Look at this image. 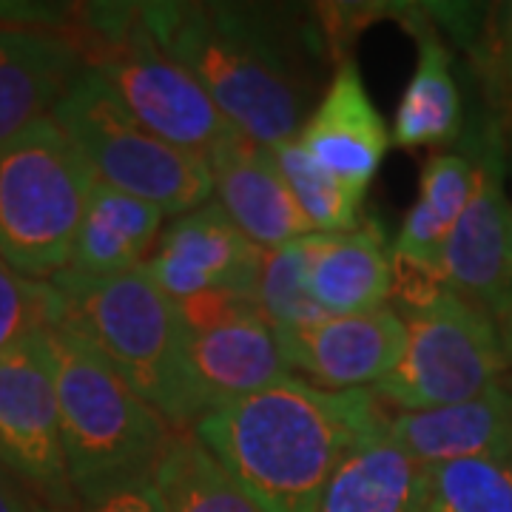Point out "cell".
Segmentation results:
<instances>
[{"instance_id": "cell-1", "label": "cell", "mask_w": 512, "mask_h": 512, "mask_svg": "<svg viewBox=\"0 0 512 512\" xmlns=\"http://www.w3.org/2000/svg\"><path fill=\"white\" fill-rule=\"evenodd\" d=\"M140 15L248 140L274 148L308 123L325 35L302 12L265 3L160 0L140 3Z\"/></svg>"}, {"instance_id": "cell-2", "label": "cell", "mask_w": 512, "mask_h": 512, "mask_svg": "<svg viewBox=\"0 0 512 512\" xmlns=\"http://www.w3.org/2000/svg\"><path fill=\"white\" fill-rule=\"evenodd\" d=\"M387 427L370 387L333 393L288 376L211 410L191 433L265 512H316L350 450Z\"/></svg>"}, {"instance_id": "cell-3", "label": "cell", "mask_w": 512, "mask_h": 512, "mask_svg": "<svg viewBox=\"0 0 512 512\" xmlns=\"http://www.w3.org/2000/svg\"><path fill=\"white\" fill-rule=\"evenodd\" d=\"M49 282L63 299L57 328L97 350L177 430H194L211 413L188 365V328L180 308L146 265L117 276L60 271Z\"/></svg>"}, {"instance_id": "cell-4", "label": "cell", "mask_w": 512, "mask_h": 512, "mask_svg": "<svg viewBox=\"0 0 512 512\" xmlns=\"http://www.w3.org/2000/svg\"><path fill=\"white\" fill-rule=\"evenodd\" d=\"M49 348L63 456L80 507L154 481L185 430H177L80 336L66 328L49 330Z\"/></svg>"}, {"instance_id": "cell-5", "label": "cell", "mask_w": 512, "mask_h": 512, "mask_svg": "<svg viewBox=\"0 0 512 512\" xmlns=\"http://www.w3.org/2000/svg\"><path fill=\"white\" fill-rule=\"evenodd\" d=\"M404 350L396 370L370 387L390 413H419L467 402L510 367L490 313L439 282L402 279Z\"/></svg>"}, {"instance_id": "cell-6", "label": "cell", "mask_w": 512, "mask_h": 512, "mask_svg": "<svg viewBox=\"0 0 512 512\" xmlns=\"http://www.w3.org/2000/svg\"><path fill=\"white\" fill-rule=\"evenodd\" d=\"M97 174L72 137L43 117L0 146V259L49 282L69 268Z\"/></svg>"}, {"instance_id": "cell-7", "label": "cell", "mask_w": 512, "mask_h": 512, "mask_svg": "<svg viewBox=\"0 0 512 512\" xmlns=\"http://www.w3.org/2000/svg\"><path fill=\"white\" fill-rule=\"evenodd\" d=\"M77 18L92 40L86 49L89 69L106 80L140 126L205 160L237 134L194 74L148 32L140 3H92Z\"/></svg>"}, {"instance_id": "cell-8", "label": "cell", "mask_w": 512, "mask_h": 512, "mask_svg": "<svg viewBox=\"0 0 512 512\" xmlns=\"http://www.w3.org/2000/svg\"><path fill=\"white\" fill-rule=\"evenodd\" d=\"M52 117L89 160L97 180L157 205L165 217H183L214 197L208 160L140 126L89 66Z\"/></svg>"}, {"instance_id": "cell-9", "label": "cell", "mask_w": 512, "mask_h": 512, "mask_svg": "<svg viewBox=\"0 0 512 512\" xmlns=\"http://www.w3.org/2000/svg\"><path fill=\"white\" fill-rule=\"evenodd\" d=\"M461 148L473 157L476 183L447 239L441 285L490 313L498 325L512 311V197L504 126L493 111L481 109L464 126Z\"/></svg>"}, {"instance_id": "cell-10", "label": "cell", "mask_w": 512, "mask_h": 512, "mask_svg": "<svg viewBox=\"0 0 512 512\" xmlns=\"http://www.w3.org/2000/svg\"><path fill=\"white\" fill-rule=\"evenodd\" d=\"M0 467L52 510H80L60 439L49 330L0 353Z\"/></svg>"}, {"instance_id": "cell-11", "label": "cell", "mask_w": 512, "mask_h": 512, "mask_svg": "<svg viewBox=\"0 0 512 512\" xmlns=\"http://www.w3.org/2000/svg\"><path fill=\"white\" fill-rule=\"evenodd\" d=\"M262 259L265 251L211 200L165 225L146 268L174 302L197 293H234L256 302Z\"/></svg>"}, {"instance_id": "cell-12", "label": "cell", "mask_w": 512, "mask_h": 512, "mask_svg": "<svg viewBox=\"0 0 512 512\" xmlns=\"http://www.w3.org/2000/svg\"><path fill=\"white\" fill-rule=\"evenodd\" d=\"M291 370L322 390H362L387 379L404 350V319L390 305L356 316H328L311 328L276 330Z\"/></svg>"}, {"instance_id": "cell-13", "label": "cell", "mask_w": 512, "mask_h": 512, "mask_svg": "<svg viewBox=\"0 0 512 512\" xmlns=\"http://www.w3.org/2000/svg\"><path fill=\"white\" fill-rule=\"evenodd\" d=\"M296 143L319 168L353 191L367 194V185L390 151L393 134L387 131L384 117L367 94L362 72L350 57L336 66L328 89L296 134Z\"/></svg>"}, {"instance_id": "cell-14", "label": "cell", "mask_w": 512, "mask_h": 512, "mask_svg": "<svg viewBox=\"0 0 512 512\" xmlns=\"http://www.w3.org/2000/svg\"><path fill=\"white\" fill-rule=\"evenodd\" d=\"M208 165L222 211L262 251H276L313 234L268 146L237 131L208 154Z\"/></svg>"}, {"instance_id": "cell-15", "label": "cell", "mask_w": 512, "mask_h": 512, "mask_svg": "<svg viewBox=\"0 0 512 512\" xmlns=\"http://www.w3.org/2000/svg\"><path fill=\"white\" fill-rule=\"evenodd\" d=\"M86 66V49L77 37L0 26V146L52 117Z\"/></svg>"}, {"instance_id": "cell-16", "label": "cell", "mask_w": 512, "mask_h": 512, "mask_svg": "<svg viewBox=\"0 0 512 512\" xmlns=\"http://www.w3.org/2000/svg\"><path fill=\"white\" fill-rule=\"evenodd\" d=\"M188 365L208 410L245 399L291 376L276 330L259 308H248L214 328L188 330Z\"/></svg>"}, {"instance_id": "cell-17", "label": "cell", "mask_w": 512, "mask_h": 512, "mask_svg": "<svg viewBox=\"0 0 512 512\" xmlns=\"http://www.w3.org/2000/svg\"><path fill=\"white\" fill-rule=\"evenodd\" d=\"M387 433L424 467L458 458H512V384L498 379L467 402L390 413Z\"/></svg>"}, {"instance_id": "cell-18", "label": "cell", "mask_w": 512, "mask_h": 512, "mask_svg": "<svg viewBox=\"0 0 512 512\" xmlns=\"http://www.w3.org/2000/svg\"><path fill=\"white\" fill-rule=\"evenodd\" d=\"M305 248L308 291L328 316L376 311L393 296V245H387L376 220L339 234H308Z\"/></svg>"}, {"instance_id": "cell-19", "label": "cell", "mask_w": 512, "mask_h": 512, "mask_svg": "<svg viewBox=\"0 0 512 512\" xmlns=\"http://www.w3.org/2000/svg\"><path fill=\"white\" fill-rule=\"evenodd\" d=\"M407 20L416 37V69L396 109L393 143L399 148L450 146L467 126L453 57L430 12H407Z\"/></svg>"}, {"instance_id": "cell-20", "label": "cell", "mask_w": 512, "mask_h": 512, "mask_svg": "<svg viewBox=\"0 0 512 512\" xmlns=\"http://www.w3.org/2000/svg\"><path fill=\"white\" fill-rule=\"evenodd\" d=\"M473 157L461 151L430 154L421 165L419 197L393 239V265L441 285V259L447 239L473 194Z\"/></svg>"}, {"instance_id": "cell-21", "label": "cell", "mask_w": 512, "mask_h": 512, "mask_svg": "<svg viewBox=\"0 0 512 512\" xmlns=\"http://www.w3.org/2000/svg\"><path fill=\"white\" fill-rule=\"evenodd\" d=\"M163 217L157 205L94 180L66 271L117 276L146 265L163 231Z\"/></svg>"}, {"instance_id": "cell-22", "label": "cell", "mask_w": 512, "mask_h": 512, "mask_svg": "<svg viewBox=\"0 0 512 512\" xmlns=\"http://www.w3.org/2000/svg\"><path fill=\"white\" fill-rule=\"evenodd\" d=\"M424 464L390 433L359 441L330 476L316 512H421Z\"/></svg>"}, {"instance_id": "cell-23", "label": "cell", "mask_w": 512, "mask_h": 512, "mask_svg": "<svg viewBox=\"0 0 512 512\" xmlns=\"http://www.w3.org/2000/svg\"><path fill=\"white\" fill-rule=\"evenodd\" d=\"M154 484L165 512H265L191 430L174 441Z\"/></svg>"}, {"instance_id": "cell-24", "label": "cell", "mask_w": 512, "mask_h": 512, "mask_svg": "<svg viewBox=\"0 0 512 512\" xmlns=\"http://www.w3.org/2000/svg\"><path fill=\"white\" fill-rule=\"evenodd\" d=\"M421 512H512V458H458L424 467Z\"/></svg>"}, {"instance_id": "cell-25", "label": "cell", "mask_w": 512, "mask_h": 512, "mask_svg": "<svg viewBox=\"0 0 512 512\" xmlns=\"http://www.w3.org/2000/svg\"><path fill=\"white\" fill-rule=\"evenodd\" d=\"M271 154H274L291 194L299 202L302 214L311 222L313 234L353 231L365 222L359 217L365 194L353 191L350 185L336 180L325 168H319L308 157V151L296 143V137L271 148Z\"/></svg>"}, {"instance_id": "cell-26", "label": "cell", "mask_w": 512, "mask_h": 512, "mask_svg": "<svg viewBox=\"0 0 512 512\" xmlns=\"http://www.w3.org/2000/svg\"><path fill=\"white\" fill-rule=\"evenodd\" d=\"M256 308L274 330L311 328L328 319L308 291V248L305 237L285 248L265 251L256 285Z\"/></svg>"}, {"instance_id": "cell-27", "label": "cell", "mask_w": 512, "mask_h": 512, "mask_svg": "<svg viewBox=\"0 0 512 512\" xmlns=\"http://www.w3.org/2000/svg\"><path fill=\"white\" fill-rule=\"evenodd\" d=\"M63 319V299L52 282L18 274L0 259V353L23 339L55 330Z\"/></svg>"}, {"instance_id": "cell-28", "label": "cell", "mask_w": 512, "mask_h": 512, "mask_svg": "<svg viewBox=\"0 0 512 512\" xmlns=\"http://www.w3.org/2000/svg\"><path fill=\"white\" fill-rule=\"evenodd\" d=\"M476 66L490 106L512 123V3L493 6L476 35ZM501 117H495L501 123Z\"/></svg>"}, {"instance_id": "cell-29", "label": "cell", "mask_w": 512, "mask_h": 512, "mask_svg": "<svg viewBox=\"0 0 512 512\" xmlns=\"http://www.w3.org/2000/svg\"><path fill=\"white\" fill-rule=\"evenodd\" d=\"M77 512H165L163 498L154 481H140L106 495L94 504H83Z\"/></svg>"}, {"instance_id": "cell-30", "label": "cell", "mask_w": 512, "mask_h": 512, "mask_svg": "<svg viewBox=\"0 0 512 512\" xmlns=\"http://www.w3.org/2000/svg\"><path fill=\"white\" fill-rule=\"evenodd\" d=\"M0 512H57L0 467Z\"/></svg>"}, {"instance_id": "cell-31", "label": "cell", "mask_w": 512, "mask_h": 512, "mask_svg": "<svg viewBox=\"0 0 512 512\" xmlns=\"http://www.w3.org/2000/svg\"><path fill=\"white\" fill-rule=\"evenodd\" d=\"M498 333H501V345H504V356L512 365V311L498 322Z\"/></svg>"}, {"instance_id": "cell-32", "label": "cell", "mask_w": 512, "mask_h": 512, "mask_svg": "<svg viewBox=\"0 0 512 512\" xmlns=\"http://www.w3.org/2000/svg\"><path fill=\"white\" fill-rule=\"evenodd\" d=\"M510 171H512V165H510Z\"/></svg>"}]
</instances>
